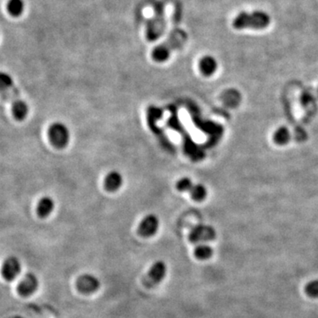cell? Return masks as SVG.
Wrapping results in <instances>:
<instances>
[{"label": "cell", "instance_id": "obj_1", "mask_svg": "<svg viewBox=\"0 0 318 318\" xmlns=\"http://www.w3.org/2000/svg\"><path fill=\"white\" fill-rule=\"evenodd\" d=\"M0 96L11 104L13 114L17 120L25 119L29 114V106L22 100L11 75L5 72H0Z\"/></svg>", "mask_w": 318, "mask_h": 318}, {"label": "cell", "instance_id": "obj_2", "mask_svg": "<svg viewBox=\"0 0 318 318\" xmlns=\"http://www.w3.org/2000/svg\"><path fill=\"white\" fill-rule=\"evenodd\" d=\"M186 39H187V36L184 30H181V29L174 30L165 43L154 48L151 54L153 60L157 63H163L168 60L172 51L182 46Z\"/></svg>", "mask_w": 318, "mask_h": 318}, {"label": "cell", "instance_id": "obj_3", "mask_svg": "<svg viewBox=\"0 0 318 318\" xmlns=\"http://www.w3.org/2000/svg\"><path fill=\"white\" fill-rule=\"evenodd\" d=\"M271 23L270 15L263 11L242 12L236 16L232 26L236 29H263Z\"/></svg>", "mask_w": 318, "mask_h": 318}, {"label": "cell", "instance_id": "obj_4", "mask_svg": "<svg viewBox=\"0 0 318 318\" xmlns=\"http://www.w3.org/2000/svg\"><path fill=\"white\" fill-rule=\"evenodd\" d=\"M155 15L147 26V39L151 42L159 39L166 28L165 7L162 3H157L154 8Z\"/></svg>", "mask_w": 318, "mask_h": 318}, {"label": "cell", "instance_id": "obj_5", "mask_svg": "<svg viewBox=\"0 0 318 318\" xmlns=\"http://www.w3.org/2000/svg\"><path fill=\"white\" fill-rule=\"evenodd\" d=\"M48 136L50 143L57 149L66 148L70 140V133L68 126L61 122H55L50 125L48 129Z\"/></svg>", "mask_w": 318, "mask_h": 318}, {"label": "cell", "instance_id": "obj_6", "mask_svg": "<svg viewBox=\"0 0 318 318\" xmlns=\"http://www.w3.org/2000/svg\"><path fill=\"white\" fill-rule=\"evenodd\" d=\"M166 265L162 261H157L150 267L149 272L143 279V286L147 288H153L165 279L166 275Z\"/></svg>", "mask_w": 318, "mask_h": 318}, {"label": "cell", "instance_id": "obj_7", "mask_svg": "<svg viewBox=\"0 0 318 318\" xmlns=\"http://www.w3.org/2000/svg\"><path fill=\"white\" fill-rule=\"evenodd\" d=\"M75 286L80 293L90 294L100 288V281L91 274H83L76 279Z\"/></svg>", "mask_w": 318, "mask_h": 318}, {"label": "cell", "instance_id": "obj_8", "mask_svg": "<svg viewBox=\"0 0 318 318\" xmlns=\"http://www.w3.org/2000/svg\"><path fill=\"white\" fill-rule=\"evenodd\" d=\"M159 228V220L157 216L153 214L147 215L141 221L137 229V232L143 238L152 237L157 233Z\"/></svg>", "mask_w": 318, "mask_h": 318}, {"label": "cell", "instance_id": "obj_9", "mask_svg": "<svg viewBox=\"0 0 318 318\" xmlns=\"http://www.w3.org/2000/svg\"><path fill=\"white\" fill-rule=\"evenodd\" d=\"M21 270H22V265L18 258L9 257L5 260L2 265L1 275L7 281H13L18 277Z\"/></svg>", "mask_w": 318, "mask_h": 318}, {"label": "cell", "instance_id": "obj_10", "mask_svg": "<svg viewBox=\"0 0 318 318\" xmlns=\"http://www.w3.org/2000/svg\"><path fill=\"white\" fill-rule=\"evenodd\" d=\"M39 286L38 279L33 273H28L20 281L17 286V292L22 297H29L36 292Z\"/></svg>", "mask_w": 318, "mask_h": 318}, {"label": "cell", "instance_id": "obj_11", "mask_svg": "<svg viewBox=\"0 0 318 318\" xmlns=\"http://www.w3.org/2000/svg\"><path fill=\"white\" fill-rule=\"evenodd\" d=\"M216 237L214 229L207 225H198L190 232L189 240L193 243H199L212 240Z\"/></svg>", "mask_w": 318, "mask_h": 318}, {"label": "cell", "instance_id": "obj_12", "mask_svg": "<svg viewBox=\"0 0 318 318\" xmlns=\"http://www.w3.org/2000/svg\"><path fill=\"white\" fill-rule=\"evenodd\" d=\"M123 184V177L120 172L112 171L109 172L104 178V188L109 192H115L121 187Z\"/></svg>", "mask_w": 318, "mask_h": 318}, {"label": "cell", "instance_id": "obj_13", "mask_svg": "<svg viewBox=\"0 0 318 318\" xmlns=\"http://www.w3.org/2000/svg\"><path fill=\"white\" fill-rule=\"evenodd\" d=\"M55 204L52 198L50 197H43L40 199L36 208V212L40 218H47L48 216L51 214V212L54 210Z\"/></svg>", "mask_w": 318, "mask_h": 318}, {"label": "cell", "instance_id": "obj_14", "mask_svg": "<svg viewBox=\"0 0 318 318\" xmlns=\"http://www.w3.org/2000/svg\"><path fill=\"white\" fill-rule=\"evenodd\" d=\"M199 68L203 75L205 76H211L214 75L218 68V63L214 57L211 56H204L201 58L199 62Z\"/></svg>", "mask_w": 318, "mask_h": 318}, {"label": "cell", "instance_id": "obj_15", "mask_svg": "<svg viewBox=\"0 0 318 318\" xmlns=\"http://www.w3.org/2000/svg\"><path fill=\"white\" fill-rule=\"evenodd\" d=\"M8 9L13 16H20L24 11V2L23 0H10L8 2Z\"/></svg>", "mask_w": 318, "mask_h": 318}, {"label": "cell", "instance_id": "obj_16", "mask_svg": "<svg viewBox=\"0 0 318 318\" xmlns=\"http://www.w3.org/2000/svg\"><path fill=\"white\" fill-rule=\"evenodd\" d=\"M189 194L193 200L201 202L204 200L207 196V189L205 186L201 184L194 185L193 187L189 191Z\"/></svg>", "mask_w": 318, "mask_h": 318}, {"label": "cell", "instance_id": "obj_17", "mask_svg": "<svg viewBox=\"0 0 318 318\" xmlns=\"http://www.w3.org/2000/svg\"><path fill=\"white\" fill-rule=\"evenodd\" d=\"M213 254V249L207 245H199L195 249V257L199 260H206Z\"/></svg>", "mask_w": 318, "mask_h": 318}, {"label": "cell", "instance_id": "obj_18", "mask_svg": "<svg viewBox=\"0 0 318 318\" xmlns=\"http://www.w3.org/2000/svg\"><path fill=\"white\" fill-rule=\"evenodd\" d=\"M193 181L189 178H182L176 183V188L179 190V192H188L189 193V191L193 187Z\"/></svg>", "mask_w": 318, "mask_h": 318}, {"label": "cell", "instance_id": "obj_19", "mask_svg": "<svg viewBox=\"0 0 318 318\" xmlns=\"http://www.w3.org/2000/svg\"><path fill=\"white\" fill-rule=\"evenodd\" d=\"M305 293L311 298H318V279L307 284L305 286Z\"/></svg>", "mask_w": 318, "mask_h": 318}, {"label": "cell", "instance_id": "obj_20", "mask_svg": "<svg viewBox=\"0 0 318 318\" xmlns=\"http://www.w3.org/2000/svg\"><path fill=\"white\" fill-rule=\"evenodd\" d=\"M287 139H288V133H287L286 129H281V130H279V132L277 133L276 140H277L278 143H286Z\"/></svg>", "mask_w": 318, "mask_h": 318}]
</instances>
